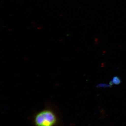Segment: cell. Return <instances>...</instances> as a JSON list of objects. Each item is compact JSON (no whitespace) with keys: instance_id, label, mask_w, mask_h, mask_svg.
<instances>
[{"instance_id":"6da1fadb","label":"cell","mask_w":126,"mask_h":126,"mask_svg":"<svg viewBox=\"0 0 126 126\" xmlns=\"http://www.w3.org/2000/svg\"><path fill=\"white\" fill-rule=\"evenodd\" d=\"M59 121L56 109L49 104L43 110L36 113L33 118L35 126H56L58 125Z\"/></svg>"},{"instance_id":"7a4b0ae2","label":"cell","mask_w":126,"mask_h":126,"mask_svg":"<svg viewBox=\"0 0 126 126\" xmlns=\"http://www.w3.org/2000/svg\"><path fill=\"white\" fill-rule=\"evenodd\" d=\"M111 81H112L113 84H116V85L120 84L121 82V79L119 77L117 76L113 77Z\"/></svg>"},{"instance_id":"3957f363","label":"cell","mask_w":126,"mask_h":126,"mask_svg":"<svg viewBox=\"0 0 126 126\" xmlns=\"http://www.w3.org/2000/svg\"><path fill=\"white\" fill-rule=\"evenodd\" d=\"M97 88H109L111 87L110 84L106 83H101L98 84L96 86Z\"/></svg>"}]
</instances>
